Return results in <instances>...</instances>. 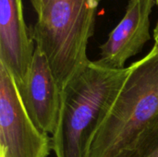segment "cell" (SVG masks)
I'll return each mask as SVG.
<instances>
[{
  "label": "cell",
  "mask_w": 158,
  "mask_h": 157,
  "mask_svg": "<svg viewBox=\"0 0 158 157\" xmlns=\"http://www.w3.org/2000/svg\"><path fill=\"white\" fill-rule=\"evenodd\" d=\"M52 143L28 115L10 72L0 64V157H47Z\"/></svg>",
  "instance_id": "cell-4"
},
{
  "label": "cell",
  "mask_w": 158,
  "mask_h": 157,
  "mask_svg": "<svg viewBox=\"0 0 158 157\" xmlns=\"http://www.w3.org/2000/svg\"><path fill=\"white\" fill-rule=\"evenodd\" d=\"M113 157H158V114L127 147Z\"/></svg>",
  "instance_id": "cell-8"
},
{
  "label": "cell",
  "mask_w": 158,
  "mask_h": 157,
  "mask_svg": "<svg viewBox=\"0 0 158 157\" xmlns=\"http://www.w3.org/2000/svg\"><path fill=\"white\" fill-rule=\"evenodd\" d=\"M155 0H130L119 23L100 46L97 65L112 69H122L127 60L142 51L150 40V16Z\"/></svg>",
  "instance_id": "cell-5"
},
{
  "label": "cell",
  "mask_w": 158,
  "mask_h": 157,
  "mask_svg": "<svg viewBox=\"0 0 158 157\" xmlns=\"http://www.w3.org/2000/svg\"><path fill=\"white\" fill-rule=\"evenodd\" d=\"M34 50L22 0H0V64L10 72L19 91L27 79Z\"/></svg>",
  "instance_id": "cell-7"
},
{
  "label": "cell",
  "mask_w": 158,
  "mask_h": 157,
  "mask_svg": "<svg viewBox=\"0 0 158 157\" xmlns=\"http://www.w3.org/2000/svg\"><path fill=\"white\" fill-rule=\"evenodd\" d=\"M130 68L128 78L92 141L88 157H113L158 114V44Z\"/></svg>",
  "instance_id": "cell-3"
},
{
  "label": "cell",
  "mask_w": 158,
  "mask_h": 157,
  "mask_svg": "<svg viewBox=\"0 0 158 157\" xmlns=\"http://www.w3.org/2000/svg\"><path fill=\"white\" fill-rule=\"evenodd\" d=\"M156 1V4L158 6V0H155ZM154 39H155V43L156 44H158V22L154 30Z\"/></svg>",
  "instance_id": "cell-10"
},
{
  "label": "cell",
  "mask_w": 158,
  "mask_h": 157,
  "mask_svg": "<svg viewBox=\"0 0 158 157\" xmlns=\"http://www.w3.org/2000/svg\"><path fill=\"white\" fill-rule=\"evenodd\" d=\"M130 70V67L112 69L91 61L64 86L51 140L56 157L89 156L92 141Z\"/></svg>",
  "instance_id": "cell-1"
},
{
  "label": "cell",
  "mask_w": 158,
  "mask_h": 157,
  "mask_svg": "<svg viewBox=\"0 0 158 157\" xmlns=\"http://www.w3.org/2000/svg\"><path fill=\"white\" fill-rule=\"evenodd\" d=\"M19 92L35 126L40 130L53 135L59 115L61 90L44 53L36 45L27 79Z\"/></svg>",
  "instance_id": "cell-6"
},
{
  "label": "cell",
  "mask_w": 158,
  "mask_h": 157,
  "mask_svg": "<svg viewBox=\"0 0 158 157\" xmlns=\"http://www.w3.org/2000/svg\"><path fill=\"white\" fill-rule=\"evenodd\" d=\"M31 3V6L37 14V17H39L44 10L47 7V6L51 3L52 0H30Z\"/></svg>",
  "instance_id": "cell-9"
},
{
  "label": "cell",
  "mask_w": 158,
  "mask_h": 157,
  "mask_svg": "<svg viewBox=\"0 0 158 157\" xmlns=\"http://www.w3.org/2000/svg\"><path fill=\"white\" fill-rule=\"evenodd\" d=\"M100 2L52 0L30 28L35 45L44 53L61 91L91 62L87 45L94 32Z\"/></svg>",
  "instance_id": "cell-2"
}]
</instances>
